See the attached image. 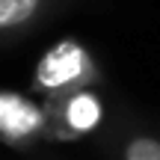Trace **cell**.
Wrapping results in <instances>:
<instances>
[{
  "label": "cell",
  "instance_id": "cell-1",
  "mask_svg": "<svg viewBox=\"0 0 160 160\" xmlns=\"http://www.w3.org/2000/svg\"><path fill=\"white\" fill-rule=\"evenodd\" d=\"M89 77H92V62L86 57V51L74 42H59L57 48H51L36 68L39 86L51 92L74 89V86L86 83Z\"/></svg>",
  "mask_w": 160,
  "mask_h": 160
},
{
  "label": "cell",
  "instance_id": "cell-2",
  "mask_svg": "<svg viewBox=\"0 0 160 160\" xmlns=\"http://www.w3.org/2000/svg\"><path fill=\"white\" fill-rule=\"evenodd\" d=\"M45 128V113L33 101L15 95V92H0V137L12 142L36 137Z\"/></svg>",
  "mask_w": 160,
  "mask_h": 160
},
{
  "label": "cell",
  "instance_id": "cell-3",
  "mask_svg": "<svg viewBox=\"0 0 160 160\" xmlns=\"http://www.w3.org/2000/svg\"><path fill=\"white\" fill-rule=\"evenodd\" d=\"M59 119H62V125L68 128L71 133L92 131V128L98 125V119H101V104H98V98L89 95V92L65 95L62 110H59Z\"/></svg>",
  "mask_w": 160,
  "mask_h": 160
},
{
  "label": "cell",
  "instance_id": "cell-4",
  "mask_svg": "<svg viewBox=\"0 0 160 160\" xmlns=\"http://www.w3.org/2000/svg\"><path fill=\"white\" fill-rule=\"evenodd\" d=\"M39 9V0H0V30L27 24Z\"/></svg>",
  "mask_w": 160,
  "mask_h": 160
},
{
  "label": "cell",
  "instance_id": "cell-5",
  "mask_svg": "<svg viewBox=\"0 0 160 160\" xmlns=\"http://www.w3.org/2000/svg\"><path fill=\"white\" fill-rule=\"evenodd\" d=\"M125 160H160V142L151 137H137L128 142Z\"/></svg>",
  "mask_w": 160,
  "mask_h": 160
}]
</instances>
